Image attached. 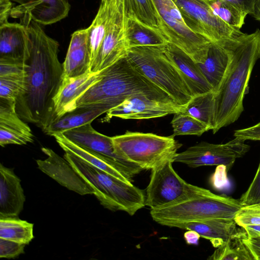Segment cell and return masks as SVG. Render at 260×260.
Masks as SVG:
<instances>
[{
    "label": "cell",
    "mask_w": 260,
    "mask_h": 260,
    "mask_svg": "<svg viewBox=\"0 0 260 260\" xmlns=\"http://www.w3.org/2000/svg\"><path fill=\"white\" fill-rule=\"evenodd\" d=\"M172 160L152 169L146 191V206L150 210L177 202L204 192L206 189L187 183L175 171Z\"/></svg>",
    "instance_id": "obj_10"
},
{
    "label": "cell",
    "mask_w": 260,
    "mask_h": 260,
    "mask_svg": "<svg viewBox=\"0 0 260 260\" xmlns=\"http://www.w3.org/2000/svg\"><path fill=\"white\" fill-rule=\"evenodd\" d=\"M182 112L199 120L206 124L210 130H212L214 116V92L193 96Z\"/></svg>",
    "instance_id": "obj_29"
},
{
    "label": "cell",
    "mask_w": 260,
    "mask_h": 260,
    "mask_svg": "<svg viewBox=\"0 0 260 260\" xmlns=\"http://www.w3.org/2000/svg\"><path fill=\"white\" fill-rule=\"evenodd\" d=\"M242 206L239 200L216 194L206 189L185 200L150 210V213L154 221L169 226L176 222L234 219Z\"/></svg>",
    "instance_id": "obj_5"
},
{
    "label": "cell",
    "mask_w": 260,
    "mask_h": 260,
    "mask_svg": "<svg viewBox=\"0 0 260 260\" xmlns=\"http://www.w3.org/2000/svg\"><path fill=\"white\" fill-rule=\"evenodd\" d=\"M107 112L105 109L99 106L77 107L56 118L43 131L47 135L53 136L91 123L95 118Z\"/></svg>",
    "instance_id": "obj_27"
},
{
    "label": "cell",
    "mask_w": 260,
    "mask_h": 260,
    "mask_svg": "<svg viewBox=\"0 0 260 260\" xmlns=\"http://www.w3.org/2000/svg\"><path fill=\"white\" fill-rule=\"evenodd\" d=\"M124 11L144 23L158 29L157 20L151 0H124Z\"/></svg>",
    "instance_id": "obj_34"
},
{
    "label": "cell",
    "mask_w": 260,
    "mask_h": 260,
    "mask_svg": "<svg viewBox=\"0 0 260 260\" xmlns=\"http://www.w3.org/2000/svg\"><path fill=\"white\" fill-rule=\"evenodd\" d=\"M25 197L21 180L13 171L0 165V218L17 217Z\"/></svg>",
    "instance_id": "obj_23"
},
{
    "label": "cell",
    "mask_w": 260,
    "mask_h": 260,
    "mask_svg": "<svg viewBox=\"0 0 260 260\" xmlns=\"http://www.w3.org/2000/svg\"><path fill=\"white\" fill-rule=\"evenodd\" d=\"M230 45L223 47L212 43L204 61L197 63L214 92L220 86L231 63L232 53Z\"/></svg>",
    "instance_id": "obj_25"
},
{
    "label": "cell",
    "mask_w": 260,
    "mask_h": 260,
    "mask_svg": "<svg viewBox=\"0 0 260 260\" xmlns=\"http://www.w3.org/2000/svg\"><path fill=\"white\" fill-rule=\"evenodd\" d=\"M243 229L249 238L260 236V226H247Z\"/></svg>",
    "instance_id": "obj_45"
},
{
    "label": "cell",
    "mask_w": 260,
    "mask_h": 260,
    "mask_svg": "<svg viewBox=\"0 0 260 260\" xmlns=\"http://www.w3.org/2000/svg\"><path fill=\"white\" fill-rule=\"evenodd\" d=\"M187 26L211 43L226 47L243 34L217 16L205 0H173Z\"/></svg>",
    "instance_id": "obj_9"
},
{
    "label": "cell",
    "mask_w": 260,
    "mask_h": 260,
    "mask_svg": "<svg viewBox=\"0 0 260 260\" xmlns=\"http://www.w3.org/2000/svg\"><path fill=\"white\" fill-rule=\"evenodd\" d=\"M214 13L230 26L240 29L247 14L224 0H205Z\"/></svg>",
    "instance_id": "obj_32"
},
{
    "label": "cell",
    "mask_w": 260,
    "mask_h": 260,
    "mask_svg": "<svg viewBox=\"0 0 260 260\" xmlns=\"http://www.w3.org/2000/svg\"><path fill=\"white\" fill-rule=\"evenodd\" d=\"M229 2L247 15H252L255 0H224Z\"/></svg>",
    "instance_id": "obj_42"
},
{
    "label": "cell",
    "mask_w": 260,
    "mask_h": 260,
    "mask_svg": "<svg viewBox=\"0 0 260 260\" xmlns=\"http://www.w3.org/2000/svg\"><path fill=\"white\" fill-rule=\"evenodd\" d=\"M247 234L243 230L230 238L218 247L208 258L212 260H252L254 259L244 242Z\"/></svg>",
    "instance_id": "obj_30"
},
{
    "label": "cell",
    "mask_w": 260,
    "mask_h": 260,
    "mask_svg": "<svg viewBox=\"0 0 260 260\" xmlns=\"http://www.w3.org/2000/svg\"><path fill=\"white\" fill-rule=\"evenodd\" d=\"M239 201L243 206L260 204V160L252 181Z\"/></svg>",
    "instance_id": "obj_37"
},
{
    "label": "cell",
    "mask_w": 260,
    "mask_h": 260,
    "mask_svg": "<svg viewBox=\"0 0 260 260\" xmlns=\"http://www.w3.org/2000/svg\"><path fill=\"white\" fill-rule=\"evenodd\" d=\"M245 141L237 137L223 144L201 142L177 153L173 162L186 164L191 168L204 166H223L229 170L237 158L250 149Z\"/></svg>",
    "instance_id": "obj_11"
},
{
    "label": "cell",
    "mask_w": 260,
    "mask_h": 260,
    "mask_svg": "<svg viewBox=\"0 0 260 260\" xmlns=\"http://www.w3.org/2000/svg\"></svg>",
    "instance_id": "obj_47"
},
{
    "label": "cell",
    "mask_w": 260,
    "mask_h": 260,
    "mask_svg": "<svg viewBox=\"0 0 260 260\" xmlns=\"http://www.w3.org/2000/svg\"><path fill=\"white\" fill-rule=\"evenodd\" d=\"M125 30L129 48L141 46H160L169 43L160 31L125 13Z\"/></svg>",
    "instance_id": "obj_26"
},
{
    "label": "cell",
    "mask_w": 260,
    "mask_h": 260,
    "mask_svg": "<svg viewBox=\"0 0 260 260\" xmlns=\"http://www.w3.org/2000/svg\"><path fill=\"white\" fill-rule=\"evenodd\" d=\"M231 63L218 90L214 92L213 134L237 121L244 111L253 67L260 59V29L243 34L230 45Z\"/></svg>",
    "instance_id": "obj_2"
},
{
    "label": "cell",
    "mask_w": 260,
    "mask_h": 260,
    "mask_svg": "<svg viewBox=\"0 0 260 260\" xmlns=\"http://www.w3.org/2000/svg\"><path fill=\"white\" fill-rule=\"evenodd\" d=\"M100 78V72L92 73L89 71L78 77L63 79L54 99L55 116L53 120L75 109L77 99Z\"/></svg>",
    "instance_id": "obj_21"
},
{
    "label": "cell",
    "mask_w": 260,
    "mask_h": 260,
    "mask_svg": "<svg viewBox=\"0 0 260 260\" xmlns=\"http://www.w3.org/2000/svg\"><path fill=\"white\" fill-rule=\"evenodd\" d=\"M184 107L172 100L157 99L138 93L127 98L117 106L106 113L104 121L112 117L124 119H147L182 112Z\"/></svg>",
    "instance_id": "obj_12"
},
{
    "label": "cell",
    "mask_w": 260,
    "mask_h": 260,
    "mask_svg": "<svg viewBox=\"0 0 260 260\" xmlns=\"http://www.w3.org/2000/svg\"><path fill=\"white\" fill-rule=\"evenodd\" d=\"M163 50L167 58L179 73L192 96L214 92L198 63L188 54L170 43L163 46Z\"/></svg>",
    "instance_id": "obj_17"
},
{
    "label": "cell",
    "mask_w": 260,
    "mask_h": 260,
    "mask_svg": "<svg viewBox=\"0 0 260 260\" xmlns=\"http://www.w3.org/2000/svg\"><path fill=\"white\" fill-rule=\"evenodd\" d=\"M112 138L115 153L143 170H152L168 160L173 161L182 145L173 135L127 131Z\"/></svg>",
    "instance_id": "obj_7"
},
{
    "label": "cell",
    "mask_w": 260,
    "mask_h": 260,
    "mask_svg": "<svg viewBox=\"0 0 260 260\" xmlns=\"http://www.w3.org/2000/svg\"><path fill=\"white\" fill-rule=\"evenodd\" d=\"M53 137L65 152L72 154L123 181L132 182L135 175L118 162L105 156L79 146L67 139L62 133L55 134Z\"/></svg>",
    "instance_id": "obj_20"
},
{
    "label": "cell",
    "mask_w": 260,
    "mask_h": 260,
    "mask_svg": "<svg viewBox=\"0 0 260 260\" xmlns=\"http://www.w3.org/2000/svg\"><path fill=\"white\" fill-rule=\"evenodd\" d=\"M138 93L174 101L166 92L142 75L126 55L100 72V79L77 99L76 108L99 106L108 112L127 98Z\"/></svg>",
    "instance_id": "obj_3"
},
{
    "label": "cell",
    "mask_w": 260,
    "mask_h": 260,
    "mask_svg": "<svg viewBox=\"0 0 260 260\" xmlns=\"http://www.w3.org/2000/svg\"><path fill=\"white\" fill-rule=\"evenodd\" d=\"M25 26L29 48L24 61V86L16 100V111L23 120L44 130L54 118V99L62 82L63 66L58 59V42L34 21Z\"/></svg>",
    "instance_id": "obj_1"
},
{
    "label": "cell",
    "mask_w": 260,
    "mask_h": 260,
    "mask_svg": "<svg viewBox=\"0 0 260 260\" xmlns=\"http://www.w3.org/2000/svg\"><path fill=\"white\" fill-rule=\"evenodd\" d=\"M128 47L125 30L124 0H121L113 15L105 38L89 71L98 73L127 55Z\"/></svg>",
    "instance_id": "obj_13"
},
{
    "label": "cell",
    "mask_w": 260,
    "mask_h": 260,
    "mask_svg": "<svg viewBox=\"0 0 260 260\" xmlns=\"http://www.w3.org/2000/svg\"><path fill=\"white\" fill-rule=\"evenodd\" d=\"M70 141L79 146L108 157L130 171L135 176L143 170L139 166L124 159L115 153L112 137L95 131L91 123L62 133Z\"/></svg>",
    "instance_id": "obj_15"
},
{
    "label": "cell",
    "mask_w": 260,
    "mask_h": 260,
    "mask_svg": "<svg viewBox=\"0 0 260 260\" xmlns=\"http://www.w3.org/2000/svg\"><path fill=\"white\" fill-rule=\"evenodd\" d=\"M91 63L88 28L71 35L63 66V79L81 76L89 71Z\"/></svg>",
    "instance_id": "obj_22"
},
{
    "label": "cell",
    "mask_w": 260,
    "mask_h": 260,
    "mask_svg": "<svg viewBox=\"0 0 260 260\" xmlns=\"http://www.w3.org/2000/svg\"><path fill=\"white\" fill-rule=\"evenodd\" d=\"M120 1L102 0L94 18L90 26L87 27L91 63L100 49Z\"/></svg>",
    "instance_id": "obj_28"
},
{
    "label": "cell",
    "mask_w": 260,
    "mask_h": 260,
    "mask_svg": "<svg viewBox=\"0 0 260 260\" xmlns=\"http://www.w3.org/2000/svg\"><path fill=\"white\" fill-rule=\"evenodd\" d=\"M34 224L15 217L0 218V238L28 244L34 239Z\"/></svg>",
    "instance_id": "obj_31"
},
{
    "label": "cell",
    "mask_w": 260,
    "mask_h": 260,
    "mask_svg": "<svg viewBox=\"0 0 260 260\" xmlns=\"http://www.w3.org/2000/svg\"><path fill=\"white\" fill-rule=\"evenodd\" d=\"M234 136L245 141H260V122L248 127L235 130Z\"/></svg>",
    "instance_id": "obj_40"
},
{
    "label": "cell",
    "mask_w": 260,
    "mask_h": 260,
    "mask_svg": "<svg viewBox=\"0 0 260 260\" xmlns=\"http://www.w3.org/2000/svg\"><path fill=\"white\" fill-rule=\"evenodd\" d=\"M234 220L242 228L247 226H260V204L242 206Z\"/></svg>",
    "instance_id": "obj_36"
},
{
    "label": "cell",
    "mask_w": 260,
    "mask_h": 260,
    "mask_svg": "<svg viewBox=\"0 0 260 260\" xmlns=\"http://www.w3.org/2000/svg\"><path fill=\"white\" fill-rule=\"evenodd\" d=\"M64 158L94 189V195L105 208L134 215L146 206L143 190L98 169L79 157L65 152Z\"/></svg>",
    "instance_id": "obj_4"
},
{
    "label": "cell",
    "mask_w": 260,
    "mask_h": 260,
    "mask_svg": "<svg viewBox=\"0 0 260 260\" xmlns=\"http://www.w3.org/2000/svg\"><path fill=\"white\" fill-rule=\"evenodd\" d=\"M42 150L47 157L36 160L41 171L62 186L80 195L95 193L93 187L64 158L50 148L44 147Z\"/></svg>",
    "instance_id": "obj_16"
},
{
    "label": "cell",
    "mask_w": 260,
    "mask_h": 260,
    "mask_svg": "<svg viewBox=\"0 0 260 260\" xmlns=\"http://www.w3.org/2000/svg\"><path fill=\"white\" fill-rule=\"evenodd\" d=\"M171 123L173 128L172 135L174 137L182 135L201 136L210 130L203 122L182 112L174 114Z\"/></svg>",
    "instance_id": "obj_33"
},
{
    "label": "cell",
    "mask_w": 260,
    "mask_h": 260,
    "mask_svg": "<svg viewBox=\"0 0 260 260\" xmlns=\"http://www.w3.org/2000/svg\"><path fill=\"white\" fill-rule=\"evenodd\" d=\"M25 244L0 238V257L15 258L24 252Z\"/></svg>",
    "instance_id": "obj_38"
},
{
    "label": "cell",
    "mask_w": 260,
    "mask_h": 260,
    "mask_svg": "<svg viewBox=\"0 0 260 260\" xmlns=\"http://www.w3.org/2000/svg\"><path fill=\"white\" fill-rule=\"evenodd\" d=\"M16 102L0 99V145H25L34 141V135L16 111Z\"/></svg>",
    "instance_id": "obj_18"
},
{
    "label": "cell",
    "mask_w": 260,
    "mask_h": 260,
    "mask_svg": "<svg viewBox=\"0 0 260 260\" xmlns=\"http://www.w3.org/2000/svg\"><path fill=\"white\" fill-rule=\"evenodd\" d=\"M254 19L260 22V0H255L253 13L251 15Z\"/></svg>",
    "instance_id": "obj_46"
},
{
    "label": "cell",
    "mask_w": 260,
    "mask_h": 260,
    "mask_svg": "<svg viewBox=\"0 0 260 260\" xmlns=\"http://www.w3.org/2000/svg\"><path fill=\"white\" fill-rule=\"evenodd\" d=\"M234 219H214L200 221L173 223L169 227L192 230L201 237L209 240L213 246L217 248L230 238L243 230L238 228Z\"/></svg>",
    "instance_id": "obj_24"
},
{
    "label": "cell",
    "mask_w": 260,
    "mask_h": 260,
    "mask_svg": "<svg viewBox=\"0 0 260 260\" xmlns=\"http://www.w3.org/2000/svg\"><path fill=\"white\" fill-rule=\"evenodd\" d=\"M12 5L10 0H0V25L8 22Z\"/></svg>",
    "instance_id": "obj_43"
},
{
    "label": "cell",
    "mask_w": 260,
    "mask_h": 260,
    "mask_svg": "<svg viewBox=\"0 0 260 260\" xmlns=\"http://www.w3.org/2000/svg\"><path fill=\"white\" fill-rule=\"evenodd\" d=\"M158 29L167 40L188 54L196 62L203 63L211 43L190 29L173 0H151Z\"/></svg>",
    "instance_id": "obj_8"
},
{
    "label": "cell",
    "mask_w": 260,
    "mask_h": 260,
    "mask_svg": "<svg viewBox=\"0 0 260 260\" xmlns=\"http://www.w3.org/2000/svg\"><path fill=\"white\" fill-rule=\"evenodd\" d=\"M30 38L26 27L9 21L0 25V61L24 62Z\"/></svg>",
    "instance_id": "obj_19"
},
{
    "label": "cell",
    "mask_w": 260,
    "mask_h": 260,
    "mask_svg": "<svg viewBox=\"0 0 260 260\" xmlns=\"http://www.w3.org/2000/svg\"><path fill=\"white\" fill-rule=\"evenodd\" d=\"M18 5L13 7L10 16L20 18L27 25L31 21L43 25L55 23L68 16L69 0H10Z\"/></svg>",
    "instance_id": "obj_14"
},
{
    "label": "cell",
    "mask_w": 260,
    "mask_h": 260,
    "mask_svg": "<svg viewBox=\"0 0 260 260\" xmlns=\"http://www.w3.org/2000/svg\"><path fill=\"white\" fill-rule=\"evenodd\" d=\"M163 46L129 48L127 57L142 75L184 107L193 96L177 70L166 57Z\"/></svg>",
    "instance_id": "obj_6"
},
{
    "label": "cell",
    "mask_w": 260,
    "mask_h": 260,
    "mask_svg": "<svg viewBox=\"0 0 260 260\" xmlns=\"http://www.w3.org/2000/svg\"><path fill=\"white\" fill-rule=\"evenodd\" d=\"M24 77H0V99L16 100L24 86Z\"/></svg>",
    "instance_id": "obj_35"
},
{
    "label": "cell",
    "mask_w": 260,
    "mask_h": 260,
    "mask_svg": "<svg viewBox=\"0 0 260 260\" xmlns=\"http://www.w3.org/2000/svg\"><path fill=\"white\" fill-rule=\"evenodd\" d=\"M201 236L196 232L188 230L184 234V238L188 244L197 245Z\"/></svg>",
    "instance_id": "obj_44"
},
{
    "label": "cell",
    "mask_w": 260,
    "mask_h": 260,
    "mask_svg": "<svg viewBox=\"0 0 260 260\" xmlns=\"http://www.w3.org/2000/svg\"><path fill=\"white\" fill-rule=\"evenodd\" d=\"M24 62L0 61V77H24Z\"/></svg>",
    "instance_id": "obj_39"
},
{
    "label": "cell",
    "mask_w": 260,
    "mask_h": 260,
    "mask_svg": "<svg viewBox=\"0 0 260 260\" xmlns=\"http://www.w3.org/2000/svg\"><path fill=\"white\" fill-rule=\"evenodd\" d=\"M244 242L255 260H260V236L244 238Z\"/></svg>",
    "instance_id": "obj_41"
}]
</instances>
